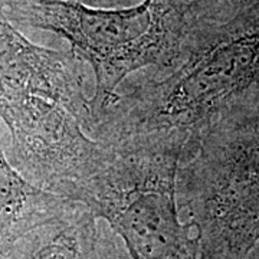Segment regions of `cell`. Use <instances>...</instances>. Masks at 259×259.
<instances>
[{
  "instance_id": "4",
  "label": "cell",
  "mask_w": 259,
  "mask_h": 259,
  "mask_svg": "<svg viewBox=\"0 0 259 259\" xmlns=\"http://www.w3.org/2000/svg\"><path fill=\"white\" fill-rule=\"evenodd\" d=\"M176 197L196 228L199 259H246L259 241V81L179 164Z\"/></svg>"
},
{
  "instance_id": "8",
  "label": "cell",
  "mask_w": 259,
  "mask_h": 259,
  "mask_svg": "<svg viewBox=\"0 0 259 259\" xmlns=\"http://www.w3.org/2000/svg\"><path fill=\"white\" fill-rule=\"evenodd\" d=\"M228 2L231 3L232 6H235L236 13H238L239 10H242L243 8H246L248 5H250L253 0H228ZM213 3H214V0H200V5H202V8H203L206 16H207V12L210 9V6H213Z\"/></svg>"
},
{
  "instance_id": "7",
  "label": "cell",
  "mask_w": 259,
  "mask_h": 259,
  "mask_svg": "<svg viewBox=\"0 0 259 259\" xmlns=\"http://www.w3.org/2000/svg\"><path fill=\"white\" fill-rule=\"evenodd\" d=\"M25 259H125L97 218L78 204L62 221L37 231Z\"/></svg>"
},
{
  "instance_id": "2",
  "label": "cell",
  "mask_w": 259,
  "mask_h": 259,
  "mask_svg": "<svg viewBox=\"0 0 259 259\" xmlns=\"http://www.w3.org/2000/svg\"><path fill=\"white\" fill-rule=\"evenodd\" d=\"M87 83L76 54L29 42L0 13V117L22 171L62 196L111 154V144L90 136Z\"/></svg>"
},
{
  "instance_id": "6",
  "label": "cell",
  "mask_w": 259,
  "mask_h": 259,
  "mask_svg": "<svg viewBox=\"0 0 259 259\" xmlns=\"http://www.w3.org/2000/svg\"><path fill=\"white\" fill-rule=\"evenodd\" d=\"M78 204L26 180L0 147V259L9 258L20 242L62 221Z\"/></svg>"
},
{
  "instance_id": "3",
  "label": "cell",
  "mask_w": 259,
  "mask_h": 259,
  "mask_svg": "<svg viewBox=\"0 0 259 259\" xmlns=\"http://www.w3.org/2000/svg\"><path fill=\"white\" fill-rule=\"evenodd\" d=\"M0 13L62 36L93 66L90 130L117 100L115 91L130 74L170 68L192 28L207 19L200 0H143L124 9L90 8L75 0H0Z\"/></svg>"
},
{
  "instance_id": "5",
  "label": "cell",
  "mask_w": 259,
  "mask_h": 259,
  "mask_svg": "<svg viewBox=\"0 0 259 259\" xmlns=\"http://www.w3.org/2000/svg\"><path fill=\"white\" fill-rule=\"evenodd\" d=\"M111 147L107 163L65 197L110 223L133 259H199L192 223H182L177 214L183 148L156 140H127Z\"/></svg>"
},
{
  "instance_id": "1",
  "label": "cell",
  "mask_w": 259,
  "mask_h": 259,
  "mask_svg": "<svg viewBox=\"0 0 259 259\" xmlns=\"http://www.w3.org/2000/svg\"><path fill=\"white\" fill-rule=\"evenodd\" d=\"M259 81V0L222 23L200 20L176 61L118 95L90 136L104 143L171 141L185 161L212 120Z\"/></svg>"
}]
</instances>
